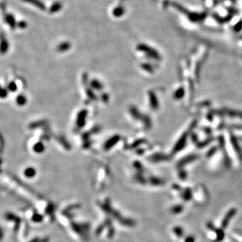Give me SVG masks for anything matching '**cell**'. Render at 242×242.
Listing matches in <instances>:
<instances>
[{
	"mask_svg": "<svg viewBox=\"0 0 242 242\" xmlns=\"http://www.w3.org/2000/svg\"><path fill=\"white\" fill-rule=\"evenodd\" d=\"M236 210L235 208H232V209H230L228 212V213L226 214L225 217L223 218L221 223V226L223 228H226L227 227H228L231 219H232L234 217V215H236Z\"/></svg>",
	"mask_w": 242,
	"mask_h": 242,
	"instance_id": "obj_1",
	"label": "cell"
},
{
	"mask_svg": "<svg viewBox=\"0 0 242 242\" xmlns=\"http://www.w3.org/2000/svg\"><path fill=\"white\" fill-rule=\"evenodd\" d=\"M5 20H6L7 23L10 25V27L12 28H14L15 27H16L15 20L14 17L11 14H7L5 16Z\"/></svg>",
	"mask_w": 242,
	"mask_h": 242,
	"instance_id": "obj_2",
	"label": "cell"
},
{
	"mask_svg": "<svg viewBox=\"0 0 242 242\" xmlns=\"http://www.w3.org/2000/svg\"><path fill=\"white\" fill-rule=\"evenodd\" d=\"M174 232L176 233V235L178 236L179 237H181L182 235H184V232L183 230L180 227H176L174 229Z\"/></svg>",
	"mask_w": 242,
	"mask_h": 242,
	"instance_id": "obj_3",
	"label": "cell"
},
{
	"mask_svg": "<svg viewBox=\"0 0 242 242\" xmlns=\"http://www.w3.org/2000/svg\"><path fill=\"white\" fill-rule=\"evenodd\" d=\"M217 241H222L224 238V233H223V230L221 229H217Z\"/></svg>",
	"mask_w": 242,
	"mask_h": 242,
	"instance_id": "obj_4",
	"label": "cell"
},
{
	"mask_svg": "<svg viewBox=\"0 0 242 242\" xmlns=\"http://www.w3.org/2000/svg\"><path fill=\"white\" fill-rule=\"evenodd\" d=\"M7 47H8V45H7V41L6 40H3L2 41V44H1V51L2 52L6 51L7 49Z\"/></svg>",
	"mask_w": 242,
	"mask_h": 242,
	"instance_id": "obj_5",
	"label": "cell"
},
{
	"mask_svg": "<svg viewBox=\"0 0 242 242\" xmlns=\"http://www.w3.org/2000/svg\"><path fill=\"white\" fill-rule=\"evenodd\" d=\"M182 209H183V207H182V206H180V205L176 206L173 208V213H179L182 211Z\"/></svg>",
	"mask_w": 242,
	"mask_h": 242,
	"instance_id": "obj_6",
	"label": "cell"
},
{
	"mask_svg": "<svg viewBox=\"0 0 242 242\" xmlns=\"http://www.w3.org/2000/svg\"><path fill=\"white\" fill-rule=\"evenodd\" d=\"M191 196H192V195H191V191H187V192H185V194H184V196H183L184 200H187V201L191 200Z\"/></svg>",
	"mask_w": 242,
	"mask_h": 242,
	"instance_id": "obj_7",
	"label": "cell"
},
{
	"mask_svg": "<svg viewBox=\"0 0 242 242\" xmlns=\"http://www.w3.org/2000/svg\"><path fill=\"white\" fill-rule=\"evenodd\" d=\"M195 240L193 236H189L185 240V242H195Z\"/></svg>",
	"mask_w": 242,
	"mask_h": 242,
	"instance_id": "obj_8",
	"label": "cell"
}]
</instances>
